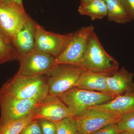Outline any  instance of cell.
Segmentation results:
<instances>
[{
	"mask_svg": "<svg viewBox=\"0 0 134 134\" xmlns=\"http://www.w3.org/2000/svg\"><path fill=\"white\" fill-rule=\"evenodd\" d=\"M48 94L46 75L25 76L17 73L0 89V96H9L40 102Z\"/></svg>",
	"mask_w": 134,
	"mask_h": 134,
	"instance_id": "1",
	"label": "cell"
},
{
	"mask_svg": "<svg viewBox=\"0 0 134 134\" xmlns=\"http://www.w3.org/2000/svg\"><path fill=\"white\" fill-rule=\"evenodd\" d=\"M81 67L86 71L111 75L119 70V63L106 52L93 31L88 39Z\"/></svg>",
	"mask_w": 134,
	"mask_h": 134,
	"instance_id": "2",
	"label": "cell"
},
{
	"mask_svg": "<svg viewBox=\"0 0 134 134\" xmlns=\"http://www.w3.org/2000/svg\"><path fill=\"white\" fill-rule=\"evenodd\" d=\"M116 96L111 93L90 91L74 87L64 92L59 98L68 108L72 117H76L90 107L107 103Z\"/></svg>",
	"mask_w": 134,
	"mask_h": 134,
	"instance_id": "3",
	"label": "cell"
},
{
	"mask_svg": "<svg viewBox=\"0 0 134 134\" xmlns=\"http://www.w3.org/2000/svg\"><path fill=\"white\" fill-rule=\"evenodd\" d=\"M83 70L81 67L67 64L54 65L47 75L48 95L59 97L75 87Z\"/></svg>",
	"mask_w": 134,
	"mask_h": 134,
	"instance_id": "4",
	"label": "cell"
},
{
	"mask_svg": "<svg viewBox=\"0 0 134 134\" xmlns=\"http://www.w3.org/2000/svg\"><path fill=\"white\" fill-rule=\"evenodd\" d=\"M92 25L83 26L73 32L72 38L63 52L55 59V64H67L81 67L88 39L94 31Z\"/></svg>",
	"mask_w": 134,
	"mask_h": 134,
	"instance_id": "5",
	"label": "cell"
},
{
	"mask_svg": "<svg viewBox=\"0 0 134 134\" xmlns=\"http://www.w3.org/2000/svg\"><path fill=\"white\" fill-rule=\"evenodd\" d=\"M55 58L48 54L35 50L19 55V68L17 73L25 76H47L55 65Z\"/></svg>",
	"mask_w": 134,
	"mask_h": 134,
	"instance_id": "6",
	"label": "cell"
},
{
	"mask_svg": "<svg viewBox=\"0 0 134 134\" xmlns=\"http://www.w3.org/2000/svg\"><path fill=\"white\" fill-rule=\"evenodd\" d=\"M72 35L73 32L62 35L47 31L36 23L35 50L46 53L56 58L65 50Z\"/></svg>",
	"mask_w": 134,
	"mask_h": 134,
	"instance_id": "7",
	"label": "cell"
},
{
	"mask_svg": "<svg viewBox=\"0 0 134 134\" xmlns=\"http://www.w3.org/2000/svg\"><path fill=\"white\" fill-rule=\"evenodd\" d=\"M31 114L34 120L45 119L54 122L72 117L68 108L59 97L48 94L35 106Z\"/></svg>",
	"mask_w": 134,
	"mask_h": 134,
	"instance_id": "8",
	"label": "cell"
},
{
	"mask_svg": "<svg viewBox=\"0 0 134 134\" xmlns=\"http://www.w3.org/2000/svg\"><path fill=\"white\" fill-rule=\"evenodd\" d=\"M120 117L88 108L81 115L74 118L79 134H91L105 125L117 122Z\"/></svg>",
	"mask_w": 134,
	"mask_h": 134,
	"instance_id": "9",
	"label": "cell"
},
{
	"mask_svg": "<svg viewBox=\"0 0 134 134\" xmlns=\"http://www.w3.org/2000/svg\"><path fill=\"white\" fill-rule=\"evenodd\" d=\"M29 17L25 10L0 3V30L12 43Z\"/></svg>",
	"mask_w": 134,
	"mask_h": 134,
	"instance_id": "10",
	"label": "cell"
},
{
	"mask_svg": "<svg viewBox=\"0 0 134 134\" xmlns=\"http://www.w3.org/2000/svg\"><path fill=\"white\" fill-rule=\"evenodd\" d=\"M38 103L34 99L0 96V122L15 120L25 117L31 113Z\"/></svg>",
	"mask_w": 134,
	"mask_h": 134,
	"instance_id": "11",
	"label": "cell"
},
{
	"mask_svg": "<svg viewBox=\"0 0 134 134\" xmlns=\"http://www.w3.org/2000/svg\"><path fill=\"white\" fill-rule=\"evenodd\" d=\"M134 74L124 67L107 77L108 90L117 96L126 93H134Z\"/></svg>",
	"mask_w": 134,
	"mask_h": 134,
	"instance_id": "12",
	"label": "cell"
},
{
	"mask_svg": "<svg viewBox=\"0 0 134 134\" xmlns=\"http://www.w3.org/2000/svg\"><path fill=\"white\" fill-rule=\"evenodd\" d=\"M36 24L30 17L14 38L12 44L19 56L35 50Z\"/></svg>",
	"mask_w": 134,
	"mask_h": 134,
	"instance_id": "13",
	"label": "cell"
},
{
	"mask_svg": "<svg viewBox=\"0 0 134 134\" xmlns=\"http://www.w3.org/2000/svg\"><path fill=\"white\" fill-rule=\"evenodd\" d=\"M88 108L121 116L134 111V93L119 95L107 103Z\"/></svg>",
	"mask_w": 134,
	"mask_h": 134,
	"instance_id": "14",
	"label": "cell"
},
{
	"mask_svg": "<svg viewBox=\"0 0 134 134\" xmlns=\"http://www.w3.org/2000/svg\"><path fill=\"white\" fill-rule=\"evenodd\" d=\"M109 75L83 70L75 87L90 91L110 93L106 81L107 77Z\"/></svg>",
	"mask_w": 134,
	"mask_h": 134,
	"instance_id": "15",
	"label": "cell"
},
{
	"mask_svg": "<svg viewBox=\"0 0 134 134\" xmlns=\"http://www.w3.org/2000/svg\"><path fill=\"white\" fill-rule=\"evenodd\" d=\"M78 11L80 14L88 16L92 20L102 19L107 16L108 12L104 0H93L80 4Z\"/></svg>",
	"mask_w": 134,
	"mask_h": 134,
	"instance_id": "16",
	"label": "cell"
},
{
	"mask_svg": "<svg viewBox=\"0 0 134 134\" xmlns=\"http://www.w3.org/2000/svg\"><path fill=\"white\" fill-rule=\"evenodd\" d=\"M107 6V18L110 21L125 24L132 21L119 0H104Z\"/></svg>",
	"mask_w": 134,
	"mask_h": 134,
	"instance_id": "17",
	"label": "cell"
},
{
	"mask_svg": "<svg viewBox=\"0 0 134 134\" xmlns=\"http://www.w3.org/2000/svg\"><path fill=\"white\" fill-rule=\"evenodd\" d=\"M19 55L12 42L0 30V65L18 60Z\"/></svg>",
	"mask_w": 134,
	"mask_h": 134,
	"instance_id": "18",
	"label": "cell"
},
{
	"mask_svg": "<svg viewBox=\"0 0 134 134\" xmlns=\"http://www.w3.org/2000/svg\"><path fill=\"white\" fill-rule=\"evenodd\" d=\"M33 120L31 113L19 119L0 122V134H19Z\"/></svg>",
	"mask_w": 134,
	"mask_h": 134,
	"instance_id": "19",
	"label": "cell"
},
{
	"mask_svg": "<svg viewBox=\"0 0 134 134\" xmlns=\"http://www.w3.org/2000/svg\"><path fill=\"white\" fill-rule=\"evenodd\" d=\"M55 123L57 134H79L73 117H67Z\"/></svg>",
	"mask_w": 134,
	"mask_h": 134,
	"instance_id": "20",
	"label": "cell"
},
{
	"mask_svg": "<svg viewBox=\"0 0 134 134\" xmlns=\"http://www.w3.org/2000/svg\"><path fill=\"white\" fill-rule=\"evenodd\" d=\"M116 123L120 132L134 134V111L121 116Z\"/></svg>",
	"mask_w": 134,
	"mask_h": 134,
	"instance_id": "21",
	"label": "cell"
},
{
	"mask_svg": "<svg viewBox=\"0 0 134 134\" xmlns=\"http://www.w3.org/2000/svg\"><path fill=\"white\" fill-rule=\"evenodd\" d=\"M43 134H57L55 122L45 119L37 120Z\"/></svg>",
	"mask_w": 134,
	"mask_h": 134,
	"instance_id": "22",
	"label": "cell"
},
{
	"mask_svg": "<svg viewBox=\"0 0 134 134\" xmlns=\"http://www.w3.org/2000/svg\"><path fill=\"white\" fill-rule=\"evenodd\" d=\"M19 134H43L37 120H33L29 123Z\"/></svg>",
	"mask_w": 134,
	"mask_h": 134,
	"instance_id": "23",
	"label": "cell"
},
{
	"mask_svg": "<svg viewBox=\"0 0 134 134\" xmlns=\"http://www.w3.org/2000/svg\"><path fill=\"white\" fill-rule=\"evenodd\" d=\"M120 132L116 122L105 125L91 134H119Z\"/></svg>",
	"mask_w": 134,
	"mask_h": 134,
	"instance_id": "24",
	"label": "cell"
},
{
	"mask_svg": "<svg viewBox=\"0 0 134 134\" xmlns=\"http://www.w3.org/2000/svg\"><path fill=\"white\" fill-rule=\"evenodd\" d=\"M127 14L134 22V0H120Z\"/></svg>",
	"mask_w": 134,
	"mask_h": 134,
	"instance_id": "25",
	"label": "cell"
},
{
	"mask_svg": "<svg viewBox=\"0 0 134 134\" xmlns=\"http://www.w3.org/2000/svg\"><path fill=\"white\" fill-rule=\"evenodd\" d=\"M0 3L4 5L14 6L24 10L23 0H0Z\"/></svg>",
	"mask_w": 134,
	"mask_h": 134,
	"instance_id": "26",
	"label": "cell"
},
{
	"mask_svg": "<svg viewBox=\"0 0 134 134\" xmlns=\"http://www.w3.org/2000/svg\"><path fill=\"white\" fill-rule=\"evenodd\" d=\"M92 1L93 0H81V4H84Z\"/></svg>",
	"mask_w": 134,
	"mask_h": 134,
	"instance_id": "27",
	"label": "cell"
},
{
	"mask_svg": "<svg viewBox=\"0 0 134 134\" xmlns=\"http://www.w3.org/2000/svg\"><path fill=\"white\" fill-rule=\"evenodd\" d=\"M119 134H131L129 133H127V132H120Z\"/></svg>",
	"mask_w": 134,
	"mask_h": 134,
	"instance_id": "28",
	"label": "cell"
},
{
	"mask_svg": "<svg viewBox=\"0 0 134 134\" xmlns=\"http://www.w3.org/2000/svg\"><path fill=\"white\" fill-rule=\"evenodd\" d=\"M119 1H120V0H119Z\"/></svg>",
	"mask_w": 134,
	"mask_h": 134,
	"instance_id": "29",
	"label": "cell"
}]
</instances>
